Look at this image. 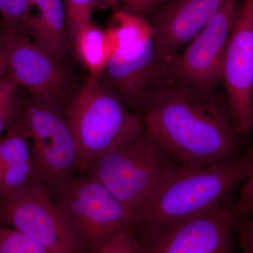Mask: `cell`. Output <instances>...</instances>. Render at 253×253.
<instances>
[{
  "label": "cell",
  "mask_w": 253,
  "mask_h": 253,
  "mask_svg": "<svg viewBox=\"0 0 253 253\" xmlns=\"http://www.w3.org/2000/svg\"><path fill=\"white\" fill-rule=\"evenodd\" d=\"M18 86L9 73L0 78V135L14 120Z\"/></svg>",
  "instance_id": "20"
},
{
  "label": "cell",
  "mask_w": 253,
  "mask_h": 253,
  "mask_svg": "<svg viewBox=\"0 0 253 253\" xmlns=\"http://www.w3.org/2000/svg\"><path fill=\"white\" fill-rule=\"evenodd\" d=\"M253 173V149L231 162L191 168L171 159L157 186L135 214V236L194 215L229 197Z\"/></svg>",
  "instance_id": "2"
},
{
  "label": "cell",
  "mask_w": 253,
  "mask_h": 253,
  "mask_svg": "<svg viewBox=\"0 0 253 253\" xmlns=\"http://www.w3.org/2000/svg\"><path fill=\"white\" fill-rule=\"evenodd\" d=\"M236 211L240 217L246 219L252 214L253 209V173L245 181L241 194L236 204Z\"/></svg>",
  "instance_id": "22"
},
{
  "label": "cell",
  "mask_w": 253,
  "mask_h": 253,
  "mask_svg": "<svg viewBox=\"0 0 253 253\" xmlns=\"http://www.w3.org/2000/svg\"><path fill=\"white\" fill-rule=\"evenodd\" d=\"M143 124L169 157L188 167L240 157L227 101L216 89L163 81L151 96Z\"/></svg>",
  "instance_id": "1"
},
{
  "label": "cell",
  "mask_w": 253,
  "mask_h": 253,
  "mask_svg": "<svg viewBox=\"0 0 253 253\" xmlns=\"http://www.w3.org/2000/svg\"><path fill=\"white\" fill-rule=\"evenodd\" d=\"M237 231L244 253H253V219L251 221L244 219Z\"/></svg>",
  "instance_id": "24"
},
{
  "label": "cell",
  "mask_w": 253,
  "mask_h": 253,
  "mask_svg": "<svg viewBox=\"0 0 253 253\" xmlns=\"http://www.w3.org/2000/svg\"><path fill=\"white\" fill-rule=\"evenodd\" d=\"M0 46L8 73L18 85L31 91L35 99L61 109L69 89L67 73L61 62L31 42L27 33L3 26Z\"/></svg>",
  "instance_id": "12"
},
{
  "label": "cell",
  "mask_w": 253,
  "mask_h": 253,
  "mask_svg": "<svg viewBox=\"0 0 253 253\" xmlns=\"http://www.w3.org/2000/svg\"><path fill=\"white\" fill-rule=\"evenodd\" d=\"M236 135L247 138L253 128V0H244L231 28L222 79Z\"/></svg>",
  "instance_id": "11"
},
{
  "label": "cell",
  "mask_w": 253,
  "mask_h": 253,
  "mask_svg": "<svg viewBox=\"0 0 253 253\" xmlns=\"http://www.w3.org/2000/svg\"><path fill=\"white\" fill-rule=\"evenodd\" d=\"M239 9L236 0L224 5L186 49L169 61L163 71V81L216 89L222 79L226 45Z\"/></svg>",
  "instance_id": "10"
},
{
  "label": "cell",
  "mask_w": 253,
  "mask_h": 253,
  "mask_svg": "<svg viewBox=\"0 0 253 253\" xmlns=\"http://www.w3.org/2000/svg\"><path fill=\"white\" fill-rule=\"evenodd\" d=\"M106 31L113 47L103 74L106 84L128 109L144 114L164 71L156 57L152 26L146 17L118 9Z\"/></svg>",
  "instance_id": "3"
},
{
  "label": "cell",
  "mask_w": 253,
  "mask_h": 253,
  "mask_svg": "<svg viewBox=\"0 0 253 253\" xmlns=\"http://www.w3.org/2000/svg\"><path fill=\"white\" fill-rule=\"evenodd\" d=\"M8 73L7 63L5 57L3 50L0 46V78Z\"/></svg>",
  "instance_id": "25"
},
{
  "label": "cell",
  "mask_w": 253,
  "mask_h": 253,
  "mask_svg": "<svg viewBox=\"0 0 253 253\" xmlns=\"http://www.w3.org/2000/svg\"><path fill=\"white\" fill-rule=\"evenodd\" d=\"M31 9L30 0H0L2 26L28 34Z\"/></svg>",
  "instance_id": "19"
},
{
  "label": "cell",
  "mask_w": 253,
  "mask_h": 253,
  "mask_svg": "<svg viewBox=\"0 0 253 253\" xmlns=\"http://www.w3.org/2000/svg\"><path fill=\"white\" fill-rule=\"evenodd\" d=\"M252 214H253V211H252Z\"/></svg>",
  "instance_id": "26"
},
{
  "label": "cell",
  "mask_w": 253,
  "mask_h": 253,
  "mask_svg": "<svg viewBox=\"0 0 253 253\" xmlns=\"http://www.w3.org/2000/svg\"><path fill=\"white\" fill-rule=\"evenodd\" d=\"M0 221L39 241L56 253H84L44 184L33 179L0 199Z\"/></svg>",
  "instance_id": "9"
},
{
  "label": "cell",
  "mask_w": 253,
  "mask_h": 253,
  "mask_svg": "<svg viewBox=\"0 0 253 253\" xmlns=\"http://www.w3.org/2000/svg\"><path fill=\"white\" fill-rule=\"evenodd\" d=\"M229 0H167L151 21L155 51L163 68Z\"/></svg>",
  "instance_id": "13"
},
{
  "label": "cell",
  "mask_w": 253,
  "mask_h": 253,
  "mask_svg": "<svg viewBox=\"0 0 253 253\" xmlns=\"http://www.w3.org/2000/svg\"><path fill=\"white\" fill-rule=\"evenodd\" d=\"M73 43L91 77L101 78L113 54V45L106 30L91 21L80 30Z\"/></svg>",
  "instance_id": "16"
},
{
  "label": "cell",
  "mask_w": 253,
  "mask_h": 253,
  "mask_svg": "<svg viewBox=\"0 0 253 253\" xmlns=\"http://www.w3.org/2000/svg\"><path fill=\"white\" fill-rule=\"evenodd\" d=\"M171 159L144 126L96 158L86 169V177L102 184L136 214Z\"/></svg>",
  "instance_id": "5"
},
{
  "label": "cell",
  "mask_w": 253,
  "mask_h": 253,
  "mask_svg": "<svg viewBox=\"0 0 253 253\" xmlns=\"http://www.w3.org/2000/svg\"><path fill=\"white\" fill-rule=\"evenodd\" d=\"M122 9L126 12L145 16L149 14L153 10L162 4L167 0H120Z\"/></svg>",
  "instance_id": "23"
},
{
  "label": "cell",
  "mask_w": 253,
  "mask_h": 253,
  "mask_svg": "<svg viewBox=\"0 0 253 253\" xmlns=\"http://www.w3.org/2000/svg\"><path fill=\"white\" fill-rule=\"evenodd\" d=\"M78 151V170L140 130L143 121L100 78L91 77L66 111Z\"/></svg>",
  "instance_id": "4"
},
{
  "label": "cell",
  "mask_w": 253,
  "mask_h": 253,
  "mask_svg": "<svg viewBox=\"0 0 253 253\" xmlns=\"http://www.w3.org/2000/svg\"><path fill=\"white\" fill-rule=\"evenodd\" d=\"M55 191V204L85 251L99 253L134 225V213L96 181L73 177Z\"/></svg>",
  "instance_id": "6"
},
{
  "label": "cell",
  "mask_w": 253,
  "mask_h": 253,
  "mask_svg": "<svg viewBox=\"0 0 253 253\" xmlns=\"http://www.w3.org/2000/svg\"><path fill=\"white\" fill-rule=\"evenodd\" d=\"M138 246L137 239L131 229L115 238L99 253H138Z\"/></svg>",
  "instance_id": "21"
},
{
  "label": "cell",
  "mask_w": 253,
  "mask_h": 253,
  "mask_svg": "<svg viewBox=\"0 0 253 253\" xmlns=\"http://www.w3.org/2000/svg\"><path fill=\"white\" fill-rule=\"evenodd\" d=\"M66 31L71 42L80 30L91 22L93 11L97 6L115 7L120 0H64Z\"/></svg>",
  "instance_id": "17"
},
{
  "label": "cell",
  "mask_w": 253,
  "mask_h": 253,
  "mask_svg": "<svg viewBox=\"0 0 253 253\" xmlns=\"http://www.w3.org/2000/svg\"><path fill=\"white\" fill-rule=\"evenodd\" d=\"M226 199L194 215L136 236L138 253H236L234 234L244 219L236 204Z\"/></svg>",
  "instance_id": "7"
},
{
  "label": "cell",
  "mask_w": 253,
  "mask_h": 253,
  "mask_svg": "<svg viewBox=\"0 0 253 253\" xmlns=\"http://www.w3.org/2000/svg\"><path fill=\"white\" fill-rule=\"evenodd\" d=\"M28 140L17 123L0 139V199L36 179Z\"/></svg>",
  "instance_id": "14"
},
{
  "label": "cell",
  "mask_w": 253,
  "mask_h": 253,
  "mask_svg": "<svg viewBox=\"0 0 253 253\" xmlns=\"http://www.w3.org/2000/svg\"><path fill=\"white\" fill-rule=\"evenodd\" d=\"M33 141L36 179L56 191L78 170V151L66 116L60 109L35 99L17 121Z\"/></svg>",
  "instance_id": "8"
},
{
  "label": "cell",
  "mask_w": 253,
  "mask_h": 253,
  "mask_svg": "<svg viewBox=\"0 0 253 253\" xmlns=\"http://www.w3.org/2000/svg\"><path fill=\"white\" fill-rule=\"evenodd\" d=\"M0 253H56L14 228L0 225Z\"/></svg>",
  "instance_id": "18"
},
{
  "label": "cell",
  "mask_w": 253,
  "mask_h": 253,
  "mask_svg": "<svg viewBox=\"0 0 253 253\" xmlns=\"http://www.w3.org/2000/svg\"><path fill=\"white\" fill-rule=\"evenodd\" d=\"M38 14L32 16L28 34L33 42L61 62L67 50L66 14L63 0H30Z\"/></svg>",
  "instance_id": "15"
}]
</instances>
